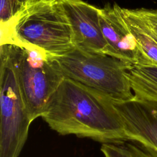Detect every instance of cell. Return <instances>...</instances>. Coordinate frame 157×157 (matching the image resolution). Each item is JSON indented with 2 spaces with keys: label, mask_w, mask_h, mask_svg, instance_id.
Instances as JSON below:
<instances>
[{
  "label": "cell",
  "mask_w": 157,
  "mask_h": 157,
  "mask_svg": "<svg viewBox=\"0 0 157 157\" xmlns=\"http://www.w3.org/2000/svg\"><path fill=\"white\" fill-rule=\"evenodd\" d=\"M58 134L89 138L102 144L127 141L112 99L64 77L42 116Z\"/></svg>",
  "instance_id": "cell-1"
},
{
  "label": "cell",
  "mask_w": 157,
  "mask_h": 157,
  "mask_svg": "<svg viewBox=\"0 0 157 157\" xmlns=\"http://www.w3.org/2000/svg\"><path fill=\"white\" fill-rule=\"evenodd\" d=\"M7 44L37 48L51 57L74 48L61 0H31L9 25L1 26V45Z\"/></svg>",
  "instance_id": "cell-2"
},
{
  "label": "cell",
  "mask_w": 157,
  "mask_h": 157,
  "mask_svg": "<svg viewBox=\"0 0 157 157\" xmlns=\"http://www.w3.org/2000/svg\"><path fill=\"white\" fill-rule=\"evenodd\" d=\"M0 48L11 63L31 121L42 117L64 76L51 56L37 48L7 44Z\"/></svg>",
  "instance_id": "cell-3"
},
{
  "label": "cell",
  "mask_w": 157,
  "mask_h": 157,
  "mask_svg": "<svg viewBox=\"0 0 157 157\" xmlns=\"http://www.w3.org/2000/svg\"><path fill=\"white\" fill-rule=\"evenodd\" d=\"M64 77L98 91L116 101L134 98L128 71L132 64L116 58L74 48L51 57Z\"/></svg>",
  "instance_id": "cell-4"
},
{
  "label": "cell",
  "mask_w": 157,
  "mask_h": 157,
  "mask_svg": "<svg viewBox=\"0 0 157 157\" xmlns=\"http://www.w3.org/2000/svg\"><path fill=\"white\" fill-rule=\"evenodd\" d=\"M0 157H18L33 122L25 106L15 74L0 49Z\"/></svg>",
  "instance_id": "cell-5"
},
{
  "label": "cell",
  "mask_w": 157,
  "mask_h": 157,
  "mask_svg": "<svg viewBox=\"0 0 157 157\" xmlns=\"http://www.w3.org/2000/svg\"><path fill=\"white\" fill-rule=\"evenodd\" d=\"M122 121L127 141L157 152V103L134 98L112 99Z\"/></svg>",
  "instance_id": "cell-6"
},
{
  "label": "cell",
  "mask_w": 157,
  "mask_h": 157,
  "mask_svg": "<svg viewBox=\"0 0 157 157\" xmlns=\"http://www.w3.org/2000/svg\"><path fill=\"white\" fill-rule=\"evenodd\" d=\"M61 2L71 25L75 48L109 55L99 23V8L82 0Z\"/></svg>",
  "instance_id": "cell-7"
},
{
  "label": "cell",
  "mask_w": 157,
  "mask_h": 157,
  "mask_svg": "<svg viewBox=\"0 0 157 157\" xmlns=\"http://www.w3.org/2000/svg\"><path fill=\"white\" fill-rule=\"evenodd\" d=\"M121 7L106 4L99 9L101 29L108 47L109 56L132 65L142 62L137 42L126 25Z\"/></svg>",
  "instance_id": "cell-8"
},
{
  "label": "cell",
  "mask_w": 157,
  "mask_h": 157,
  "mask_svg": "<svg viewBox=\"0 0 157 157\" xmlns=\"http://www.w3.org/2000/svg\"><path fill=\"white\" fill-rule=\"evenodd\" d=\"M134 98L157 103V65L141 63L132 65L128 71Z\"/></svg>",
  "instance_id": "cell-9"
},
{
  "label": "cell",
  "mask_w": 157,
  "mask_h": 157,
  "mask_svg": "<svg viewBox=\"0 0 157 157\" xmlns=\"http://www.w3.org/2000/svg\"><path fill=\"white\" fill-rule=\"evenodd\" d=\"M121 10L126 25L137 42L142 56V63L157 65V41L145 27L134 9L121 7Z\"/></svg>",
  "instance_id": "cell-10"
},
{
  "label": "cell",
  "mask_w": 157,
  "mask_h": 157,
  "mask_svg": "<svg viewBox=\"0 0 157 157\" xmlns=\"http://www.w3.org/2000/svg\"><path fill=\"white\" fill-rule=\"evenodd\" d=\"M101 151L104 157H157V152L128 141L102 144Z\"/></svg>",
  "instance_id": "cell-11"
},
{
  "label": "cell",
  "mask_w": 157,
  "mask_h": 157,
  "mask_svg": "<svg viewBox=\"0 0 157 157\" xmlns=\"http://www.w3.org/2000/svg\"><path fill=\"white\" fill-rule=\"evenodd\" d=\"M31 0H1V26L9 25Z\"/></svg>",
  "instance_id": "cell-12"
},
{
  "label": "cell",
  "mask_w": 157,
  "mask_h": 157,
  "mask_svg": "<svg viewBox=\"0 0 157 157\" xmlns=\"http://www.w3.org/2000/svg\"><path fill=\"white\" fill-rule=\"evenodd\" d=\"M134 10L145 27L157 41V9L140 8Z\"/></svg>",
  "instance_id": "cell-13"
}]
</instances>
